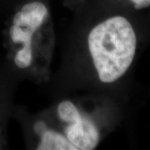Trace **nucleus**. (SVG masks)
<instances>
[{
	"mask_svg": "<svg viewBox=\"0 0 150 150\" xmlns=\"http://www.w3.org/2000/svg\"><path fill=\"white\" fill-rule=\"evenodd\" d=\"M87 43L98 79L103 83H112L122 78L132 64L137 38L127 18L113 16L93 28Z\"/></svg>",
	"mask_w": 150,
	"mask_h": 150,
	"instance_id": "1",
	"label": "nucleus"
},
{
	"mask_svg": "<svg viewBox=\"0 0 150 150\" xmlns=\"http://www.w3.org/2000/svg\"><path fill=\"white\" fill-rule=\"evenodd\" d=\"M49 12L41 2H31L22 7L13 18L9 38L18 46L13 56V63L18 69H28L35 59V37L48 20Z\"/></svg>",
	"mask_w": 150,
	"mask_h": 150,
	"instance_id": "2",
	"label": "nucleus"
},
{
	"mask_svg": "<svg viewBox=\"0 0 150 150\" xmlns=\"http://www.w3.org/2000/svg\"><path fill=\"white\" fill-rule=\"evenodd\" d=\"M56 113L62 124V131L76 150L95 149L100 142V132L85 112L70 100L61 101Z\"/></svg>",
	"mask_w": 150,
	"mask_h": 150,
	"instance_id": "3",
	"label": "nucleus"
},
{
	"mask_svg": "<svg viewBox=\"0 0 150 150\" xmlns=\"http://www.w3.org/2000/svg\"><path fill=\"white\" fill-rule=\"evenodd\" d=\"M33 130L38 138V150H76L62 130L51 127L44 121H38L33 125Z\"/></svg>",
	"mask_w": 150,
	"mask_h": 150,
	"instance_id": "4",
	"label": "nucleus"
},
{
	"mask_svg": "<svg viewBox=\"0 0 150 150\" xmlns=\"http://www.w3.org/2000/svg\"><path fill=\"white\" fill-rule=\"evenodd\" d=\"M136 9H143L150 6V0H131Z\"/></svg>",
	"mask_w": 150,
	"mask_h": 150,
	"instance_id": "5",
	"label": "nucleus"
}]
</instances>
